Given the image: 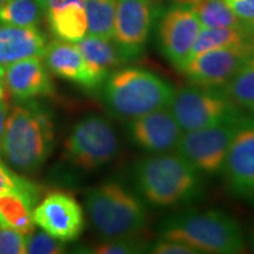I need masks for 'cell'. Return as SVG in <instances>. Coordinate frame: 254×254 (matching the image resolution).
Here are the masks:
<instances>
[{"label": "cell", "instance_id": "6da1fadb", "mask_svg": "<svg viewBox=\"0 0 254 254\" xmlns=\"http://www.w3.org/2000/svg\"><path fill=\"white\" fill-rule=\"evenodd\" d=\"M133 190L147 206L176 208L204 196V178L178 153L148 154L132 166Z\"/></svg>", "mask_w": 254, "mask_h": 254}, {"label": "cell", "instance_id": "7a4b0ae2", "mask_svg": "<svg viewBox=\"0 0 254 254\" xmlns=\"http://www.w3.org/2000/svg\"><path fill=\"white\" fill-rule=\"evenodd\" d=\"M55 125L46 107L34 99L20 101L9 111L2 136V157L20 172H33L50 157Z\"/></svg>", "mask_w": 254, "mask_h": 254}, {"label": "cell", "instance_id": "3957f363", "mask_svg": "<svg viewBox=\"0 0 254 254\" xmlns=\"http://www.w3.org/2000/svg\"><path fill=\"white\" fill-rule=\"evenodd\" d=\"M174 86L157 73L126 66L116 68L100 85L101 100L111 116L131 120L170 106Z\"/></svg>", "mask_w": 254, "mask_h": 254}, {"label": "cell", "instance_id": "277c9868", "mask_svg": "<svg viewBox=\"0 0 254 254\" xmlns=\"http://www.w3.org/2000/svg\"><path fill=\"white\" fill-rule=\"evenodd\" d=\"M159 236L189 245L199 253L239 254L247 250L239 221L221 209L172 214L161 220Z\"/></svg>", "mask_w": 254, "mask_h": 254}, {"label": "cell", "instance_id": "5b68a950", "mask_svg": "<svg viewBox=\"0 0 254 254\" xmlns=\"http://www.w3.org/2000/svg\"><path fill=\"white\" fill-rule=\"evenodd\" d=\"M85 207L95 233L101 240L134 237L147 227V205L134 190L109 180L86 192Z\"/></svg>", "mask_w": 254, "mask_h": 254}, {"label": "cell", "instance_id": "8992f818", "mask_svg": "<svg viewBox=\"0 0 254 254\" xmlns=\"http://www.w3.org/2000/svg\"><path fill=\"white\" fill-rule=\"evenodd\" d=\"M119 138L112 123L97 114L79 120L64 142L66 163L85 172H93L110 164L119 152Z\"/></svg>", "mask_w": 254, "mask_h": 254}, {"label": "cell", "instance_id": "52a82bcc", "mask_svg": "<svg viewBox=\"0 0 254 254\" xmlns=\"http://www.w3.org/2000/svg\"><path fill=\"white\" fill-rule=\"evenodd\" d=\"M168 110L183 132L217 125L244 113L231 100L224 88L195 85L174 91Z\"/></svg>", "mask_w": 254, "mask_h": 254}, {"label": "cell", "instance_id": "ba28073f", "mask_svg": "<svg viewBox=\"0 0 254 254\" xmlns=\"http://www.w3.org/2000/svg\"><path fill=\"white\" fill-rule=\"evenodd\" d=\"M244 113L217 125L183 132L174 151L202 177L218 176Z\"/></svg>", "mask_w": 254, "mask_h": 254}, {"label": "cell", "instance_id": "9c48e42d", "mask_svg": "<svg viewBox=\"0 0 254 254\" xmlns=\"http://www.w3.org/2000/svg\"><path fill=\"white\" fill-rule=\"evenodd\" d=\"M221 174L227 192L254 207V114L241 117Z\"/></svg>", "mask_w": 254, "mask_h": 254}, {"label": "cell", "instance_id": "30bf717a", "mask_svg": "<svg viewBox=\"0 0 254 254\" xmlns=\"http://www.w3.org/2000/svg\"><path fill=\"white\" fill-rule=\"evenodd\" d=\"M200 30L198 17L187 5L178 2L161 15L158 25L159 47L178 71L189 62Z\"/></svg>", "mask_w": 254, "mask_h": 254}, {"label": "cell", "instance_id": "8fae6325", "mask_svg": "<svg viewBox=\"0 0 254 254\" xmlns=\"http://www.w3.org/2000/svg\"><path fill=\"white\" fill-rule=\"evenodd\" d=\"M252 56L254 49L227 47L209 50L190 58L179 71L190 85L225 88L240 66Z\"/></svg>", "mask_w": 254, "mask_h": 254}, {"label": "cell", "instance_id": "7c38bea8", "mask_svg": "<svg viewBox=\"0 0 254 254\" xmlns=\"http://www.w3.org/2000/svg\"><path fill=\"white\" fill-rule=\"evenodd\" d=\"M32 220L40 230L62 243H72L85 227L84 211L74 196L65 192L47 194L32 211Z\"/></svg>", "mask_w": 254, "mask_h": 254}, {"label": "cell", "instance_id": "4fadbf2b", "mask_svg": "<svg viewBox=\"0 0 254 254\" xmlns=\"http://www.w3.org/2000/svg\"><path fill=\"white\" fill-rule=\"evenodd\" d=\"M125 132L132 146L148 154L174 151L183 134L168 107L127 120Z\"/></svg>", "mask_w": 254, "mask_h": 254}, {"label": "cell", "instance_id": "5bb4252c", "mask_svg": "<svg viewBox=\"0 0 254 254\" xmlns=\"http://www.w3.org/2000/svg\"><path fill=\"white\" fill-rule=\"evenodd\" d=\"M152 23V0H117L112 39L129 59H134L150 38Z\"/></svg>", "mask_w": 254, "mask_h": 254}, {"label": "cell", "instance_id": "9a60e30c", "mask_svg": "<svg viewBox=\"0 0 254 254\" xmlns=\"http://www.w3.org/2000/svg\"><path fill=\"white\" fill-rule=\"evenodd\" d=\"M45 65L57 77L74 82L85 90H95L106 75L92 67L81 55L77 44L65 40H53L46 47Z\"/></svg>", "mask_w": 254, "mask_h": 254}, {"label": "cell", "instance_id": "2e32d148", "mask_svg": "<svg viewBox=\"0 0 254 254\" xmlns=\"http://www.w3.org/2000/svg\"><path fill=\"white\" fill-rule=\"evenodd\" d=\"M5 86L19 101L49 97L55 93L52 79L40 58H27L5 67Z\"/></svg>", "mask_w": 254, "mask_h": 254}, {"label": "cell", "instance_id": "e0dca14e", "mask_svg": "<svg viewBox=\"0 0 254 254\" xmlns=\"http://www.w3.org/2000/svg\"><path fill=\"white\" fill-rule=\"evenodd\" d=\"M47 41L37 26L20 27L0 23V64L11 65L27 58H44Z\"/></svg>", "mask_w": 254, "mask_h": 254}, {"label": "cell", "instance_id": "ac0fdd59", "mask_svg": "<svg viewBox=\"0 0 254 254\" xmlns=\"http://www.w3.org/2000/svg\"><path fill=\"white\" fill-rule=\"evenodd\" d=\"M45 12L51 32L58 39L75 44L87 36L84 0H50Z\"/></svg>", "mask_w": 254, "mask_h": 254}, {"label": "cell", "instance_id": "d6986e66", "mask_svg": "<svg viewBox=\"0 0 254 254\" xmlns=\"http://www.w3.org/2000/svg\"><path fill=\"white\" fill-rule=\"evenodd\" d=\"M75 44L92 67L101 72L106 77L120 65L131 60L113 39L87 34Z\"/></svg>", "mask_w": 254, "mask_h": 254}, {"label": "cell", "instance_id": "ffe728a7", "mask_svg": "<svg viewBox=\"0 0 254 254\" xmlns=\"http://www.w3.org/2000/svg\"><path fill=\"white\" fill-rule=\"evenodd\" d=\"M254 49L252 39V23L246 27H201L194 46L190 52V59L205 52L215 49ZM189 59V60H190Z\"/></svg>", "mask_w": 254, "mask_h": 254}, {"label": "cell", "instance_id": "44dd1931", "mask_svg": "<svg viewBox=\"0 0 254 254\" xmlns=\"http://www.w3.org/2000/svg\"><path fill=\"white\" fill-rule=\"evenodd\" d=\"M224 90L239 109L254 114V56L245 60Z\"/></svg>", "mask_w": 254, "mask_h": 254}, {"label": "cell", "instance_id": "7402d4cb", "mask_svg": "<svg viewBox=\"0 0 254 254\" xmlns=\"http://www.w3.org/2000/svg\"><path fill=\"white\" fill-rule=\"evenodd\" d=\"M117 0H84L88 36L112 39Z\"/></svg>", "mask_w": 254, "mask_h": 254}, {"label": "cell", "instance_id": "603a6c76", "mask_svg": "<svg viewBox=\"0 0 254 254\" xmlns=\"http://www.w3.org/2000/svg\"><path fill=\"white\" fill-rule=\"evenodd\" d=\"M33 208L26 200L19 195L6 194L0 196V212L7 226L14 228L24 236H27L34 230V222L32 220Z\"/></svg>", "mask_w": 254, "mask_h": 254}, {"label": "cell", "instance_id": "cb8c5ba5", "mask_svg": "<svg viewBox=\"0 0 254 254\" xmlns=\"http://www.w3.org/2000/svg\"><path fill=\"white\" fill-rule=\"evenodd\" d=\"M43 12L36 0H7L0 7V23L20 27L37 26Z\"/></svg>", "mask_w": 254, "mask_h": 254}, {"label": "cell", "instance_id": "d4e9b609", "mask_svg": "<svg viewBox=\"0 0 254 254\" xmlns=\"http://www.w3.org/2000/svg\"><path fill=\"white\" fill-rule=\"evenodd\" d=\"M41 187L26 178L18 176L0 160V196L15 194L36 207L41 198Z\"/></svg>", "mask_w": 254, "mask_h": 254}, {"label": "cell", "instance_id": "484cf974", "mask_svg": "<svg viewBox=\"0 0 254 254\" xmlns=\"http://www.w3.org/2000/svg\"><path fill=\"white\" fill-rule=\"evenodd\" d=\"M150 245L151 241L142 237V234H139L119 239L101 240V243L91 247L86 252L95 254H139L147 253Z\"/></svg>", "mask_w": 254, "mask_h": 254}, {"label": "cell", "instance_id": "4316f807", "mask_svg": "<svg viewBox=\"0 0 254 254\" xmlns=\"http://www.w3.org/2000/svg\"><path fill=\"white\" fill-rule=\"evenodd\" d=\"M26 240V253L31 254H60L65 252L66 247L62 241L50 236L45 231L33 230L27 236Z\"/></svg>", "mask_w": 254, "mask_h": 254}, {"label": "cell", "instance_id": "83f0119b", "mask_svg": "<svg viewBox=\"0 0 254 254\" xmlns=\"http://www.w3.org/2000/svg\"><path fill=\"white\" fill-rule=\"evenodd\" d=\"M25 236L12 227H0V254H25Z\"/></svg>", "mask_w": 254, "mask_h": 254}, {"label": "cell", "instance_id": "f1b7e54d", "mask_svg": "<svg viewBox=\"0 0 254 254\" xmlns=\"http://www.w3.org/2000/svg\"><path fill=\"white\" fill-rule=\"evenodd\" d=\"M147 253L153 254H199L196 250L176 240L159 238L151 243Z\"/></svg>", "mask_w": 254, "mask_h": 254}, {"label": "cell", "instance_id": "f546056e", "mask_svg": "<svg viewBox=\"0 0 254 254\" xmlns=\"http://www.w3.org/2000/svg\"><path fill=\"white\" fill-rule=\"evenodd\" d=\"M231 11L244 23H254V0H225Z\"/></svg>", "mask_w": 254, "mask_h": 254}, {"label": "cell", "instance_id": "4dcf8cb0", "mask_svg": "<svg viewBox=\"0 0 254 254\" xmlns=\"http://www.w3.org/2000/svg\"><path fill=\"white\" fill-rule=\"evenodd\" d=\"M8 111H9V106L6 101H0V147H1V141H2V136H4V132H5V125H6V120H7V116H8Z\"/></svg>", "mask_w": 254, "mask_h": 254}, {"label": "cell", "instance_id": "1f68e13d", "mask_svg": "<svg viewBox=\"0 0 254 254\" xmlns=\"http://www.w3.org/2000/svg\"><path fill=\"white\" fill-rule=\"evenodd\" d=\"M246 241H247V247L251 250V252L254 253V224L253 226L251 227L249 234L246 236Z\"/></svg>", "mask_w": 254, "mask_h": 254}, {"label": "cell", "instance_id": "d6a6232c", "mask_svg": "<svg viewBox=\"0 0 254 254\" xmlns=\"http://www.w3.org/2000/svg\"><path fill=\"white\" fill-rule=\"evenodd\" d=\"M7 95V88L5 86V82L0 79V101H4Z\"/></svg>", "mask_w": 254, "mask_h": 254}, {"label": "cell", "instance_id": "836d02e7", "mask_svg": "<svg viewBox=\"0 0 254 254\" xmlns=\"http://www.w3.org/2000/svg\"><path fill=\"white\" fill-rule=\"evenodd\" d=\"M36 1L38 2V5L40 6L41 9H43V11L45 12V8H46L47 4H49V1H50V0H36Z\"/></svg>", "mask_w": 254, "mask_h": 254}, {"label": "cell", "instance_id": "e575fe53", "mask_svg": "<svg viewBox=\"0 0 254 254\" xmlns=\"http://www.w3.org/2000/svg\"><path fill=\"white\" fill-rule=\"evenodd\" d=\"M0 227H8L7 224H6L4 217H2L1 212H0Z\"/></svg>", "mask_w": 254, "mask_h": 254}, {"label": "cell", "instance_id": "d590c367", "mask_svg": "<svg viewBox=\"0 0 254 254\" xmlns=\"http://www.w3.org/2000/svg\"><path fill=\"white\" fill-rule=\"evenodd\" d=\"M252 39H253V44H254V23H252Z\"/></svg>", "mask_w": 254, "mask_h": 254}, {"label": "cell", "instance_id": "8d00e7d4", "mask_svg": "<svg viewBox=\"0 0 254 254\" xmlns=\"http://www.w3.org/2000/svg\"><path fill=\"white\" fill-rule=\"evenodd\" d=\"M6 1H7V0H0V7H1V6H2V5H4Z\"/></svg>", "mask_w": 254, "mask_h": 254}]
</instances>
